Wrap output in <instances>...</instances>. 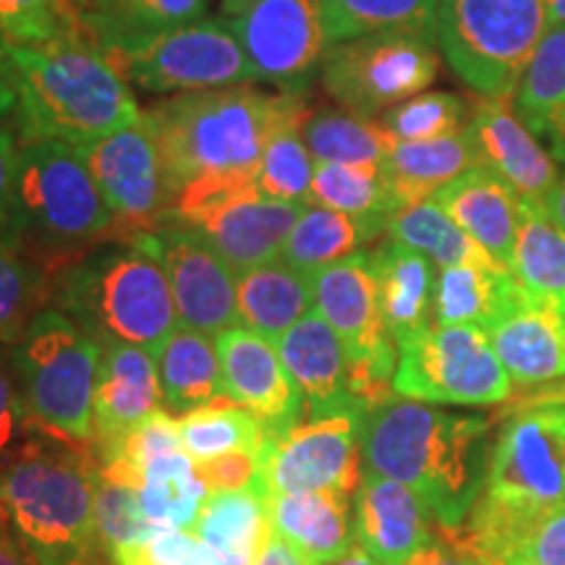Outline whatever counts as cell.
Segmentation results:
<instances>
[{"instance_id":"d4e9b609","label":"cell","mask_w":565,"mask_h":565,"mask_svg":"<svg viewBox=\"0 0 565 565\" xmlns=\"http://www.w3.org/2000/svg\"><path fill=\"white\" fill-rule=\"evenodd\" d=\"M505 372L519 385L565 380V307L526 291L511 317L490 330Z\"/></svg>"},{"instance_id":"8d00e7d4","label":"cell","mask_w":565,"mask_h":565,"mask_svg":"<svg viewBox=\"0 0 565 565\" xmlns=\"http://www.w3.org/2000/svg\"><path fill=\"white\" fill-rule=\"evenodd\" d=\"M139 505L154 532H192L210 487L186 450L154 458L137 484Z\"/></svg>"},{"instance_id":"e0dca14e","label":"cell","mask_w":565,"mask_h":565,"mask_svg":"<svg viewBox=\"0 0 565 565\" xmlns=\"http://www.w3.org/2000/svg\"><path fill=\"white\" fill-rule=\"evenodd\" d=\"M231 21L257 82L301 92L320 68L328 47L322 0H254Z\"/></svg>"},{"instance_id":"603a6c76","label":"cell","mask_w":565,"mask_h":565,"mask_svg":"<svg viewBox=\"0 0 565 565\" xmlns=\"http://www.w3.org/2000/svg\"><path fill=\"white\" fill-rule=\"evenodd\" d=\"M275 345H278L282 366L299 387L303 406H307V419L338 414L345 408H362L353 395L351 362L341 338L317 309L303 315Z\"/></svg>"},{"instance_id":"7c38bea8","label":"cell","mask_w":565,"mask_h":565,"mask_svg":"<svg viewBox=\"0 0 565 565\" xmlns=\"http://www.w3.org/2000/svg\"><path fill=\"white\" fill-rule=\"evenodd\" d=\"M108 58L126 82L158 95L225 89L257 82L231 19H200Z\"/></svg>"},{"instance_id":"bcb514c9","label":"cell","mask_w":565,"mask_h":565,"mask_svg":"<svg viewBox=\"0 0 565 565\" xmlns=\"http://www.w3.org/2000/svg\"><path fill=\"white\" fill-rule=\"evenodd\" d=\"M469 105L454 92H419L393 105L380 124L398 141H429L469 129Z\"/></svg>"},{"instance_id":"681fc988","label":"cell","mask_w":565,"mask_h":565,"mask_svg":"<svg viewBox=\"0 0 565 565\" xmlns=\"http://www.w3.org/2000/svg\"><path fill=\"white\" fill-rule=\"evenodd\" d=\"M95 526L100 547L108 553L158 534L141 513L137 487L105 477L100 469L95 482Z\"/></svg>"},{"instance_id":"c3c4849f","label":"cell","mask_w":565,"mask_h":565,"mask_svg":"<svg viewBox=\"0 0 565 565\" xmlns=\"http://www.w3.org/2000/svg\"><path fill=\"white\" fill-rule=\"evenodd\" d=\"M76 32H84L76 0H0L6 45H40Z\"/></svg>"},{"instance_id":"f1b7e54d","label":"cell","mask_w":565,"mask_h":565,"mask_svg":"<svg viewBox=\"0 0 565 565\" xmlns=\"http://www.w3.org/2000/svg\"><path fill=\"white\" fill-rule=\"evenodd\" d=\"M210 0H79L82 30L105 55L134 51L160 34L194 24Z\"/></svg>"},{"instance_id":"f5cc1de1","label":"cell","mask_w":565,"mask_h":565,"mask_svg":"<svg viewBox=\"0 0 565 565\" xmlns=\"http://www.w3.org/2000/svg\"><path fill=\"white\" fill-rule=\"evenodd\" d=\"M17 152H19V145L17 139H13V131L6 126V118H0V242L9 238Z\"/></svg>"},{"instance_id":"d6986e66","label":"cell","mask_w":565,"mask_h":565,"mask_svg":"<svg viewBox=\"0 0 565 565\" xmlns=\"http://www.w3.org/2000/svg\"><path fill=\"white\" fill-rule=\"evenodd\" d=\"M301 207L303 204L267 200L252 186L207 196L183 210L168 212L166 217L202 233L238 275L280 257Z\"/></svg>"},{"instance_id":"f6af8a7d","label":"cell","mask_w":565,"mask_h":565,"mask_svg":"<svg viewBox=\"0 0 565 565\" xmlns=\"http://www.w3.org/2000/svg\"><path fill=\"white\" fill-rule=\"evenodd\" d=\"M95 450L100 475L137 487L145 469L154 458L173 454V450H183L179 416L160 408V412L147 416L145 422L137 424L129 433L113 437V440L103 443Z\"/></svg>"},{"instance_id":"7402d4cb","label":"cell","mask_w":565,"mask_h":565,"mask_svg":"<svg viewBox=\"0 0 565 565\" xmlns=\"http://www.w3.org/2000/svg\"><path fill=\"white\" fill-rule=\"evenodd\" d=\"M469 134L479 168L503 179L524 202H542L557 186L555 158L515 116L511 97H482L471 110Z\"/></svg>"},{"instance_id":"be15d7a7","label":"cell","mask_w":565,"mask_h":565,"mask_svg":"<svg viewBox=\"0 0 565 565\" xmlns=\"http://www.w3.org/2000/svg\"><path fill=\"white\" fill-rule=\"evenodd\" d=\"M545 404H565V383L550 387V391H542L536 395V401H532V406H545Z\"/></svg>"},{"instance_id":"4316f807","label":"cell","mask_w":565,"mask_h":565,"mask_svg":"<svg viewBox=\"0 0 565 565\" xmlns=\"http://www.w3.org/2000/svg\"><path fill=\"white\" fill-rule=\"evenodd\" d=\"M433 202L456 225L484 246L505 267L513 265L515 233H519L524 200L503 179L471 168L433 196Z\"/></svg>"},{"instance_id":"ab89813d","label":"cell","mask_w":565,"mask_h":565,"mask_svg":"<svg viewBox=\"0 0 565 565\" xmlns=\"http://www.w3.org/2000/svg\"><path fill=\"white\" fill-rule=\"evenodd\" d=\"M511 270L529 294L565 307V231L542 202H524Z\"/></svg>"},{"instance_id":"cb8c5ba5","label":"cell","mask_w":565,"mask_h":565,"mask_svg":"<svg viewBox=\"0 0 565 565\" xmlns=\"http://www.w3.org/2000/svg\"><path fill=\"white\" fill-rule=\"evenodd\" d=\"M162 408L158 356L139 345H103L95 391V448Z\"/></svg>"},{"instance_id":"7dc6e473","label":"cell","mask_w":565,"mask_h":565,"mask_svg":"<svg viewBox=\"0 0 565 565\" xmlns=\"http://www.w3.org/2000/svg\"><path fill=\"white\" fill-rule=\"evenodd\" d=\"M47 296V282L40 267L17 246L0 242V343H17L38 317Z\"/></svg>"},{"instance_id":"484cf974","label":"cell","mask_w":565,"mask_h":565,"mask_svg":"<svg viewBox=\"0 0 565 565\" xmlns=\"http://www.w3.org/2000/svg\"><path fill=\"white\" fill-rule=\"evenodd\" d=\"M270 529L307 565L333 563L353 542V494L282 492L267 498Z\"/></svg>"},{"instance_id":"d6a6232c","label":"cell","mask_w":565,"mask_h":565,"mask_svg":"<svg viewBox=\"0 0 565 565\" xmlns=\"http://www.w3.org/2000/svg\"><path fill=\"white\" fill-rule=\"evenodd\" d=\"M154 356H158L162 408L173 416L192 414L225 395L221 359L212 335L179 324Z\"/></svg>"},{"instance_id":"03108f58","label":"cell","mask_w":565,"mask_h":565,"mask_svg":"<svg viewBox=\"0 0 565 565\" xmlns=\"http://www.w3.org/2000/svg\"><path fill=\"white\" fill-rule=\"evenodd\" d=\"M254 3V0H221V6H223V13L228 19H236L238 13H244L246 9H249V6Z\"/></svg>"},{"instance_id":"b9f144b4","label":"cell","mask_w":565,"mask_h":565,"mask_svg":"<svg viewBox=\"0 0 565 565\" xmlns=\"http://www.w3.org/2000/svg\"><path fill=\"white\" fill-rule=\"evenodd\" d=\"M183 450L194 463H207L233 450H252L263 456L267 427L249 408L233 404L228 398L196 408V412L179 416Z\"/></svg>"},{"instance_id":"680465c9","label":"cell","mask_w":565,"mask_h":565,"mask_svg":"<svg viewBox=\"0 0 565 565\" xmlns=\"http://www.w3.org/2000/svg\"><path fill=\"white\" fill-rule=\"evenodd\" d=\"M13 532V526H0V565H34L26 542Z\"/></svg>"},{"instance_id":"4fadbf2b","label":"cell","mask_w":565,"mask_h":565,"mask_svg":"<svg viewBox=\"0 0 565 565\" xmlns=\"http://www.w3.org/2000/svg\"><path fill=\"white\" fill-rule=\"evenodd\" d=\"M364 422L362 408H345L267 435L254 490L265 498L322 490L356 494L364 475Z\"/></svg>"},{"instance_id":"74e56055","label":"cell","mask_w":565,"mask_h":565,"mask_svg":"<svg viewBox=\"0 0 565 565\" xmlns=\"http://www.w3.org/2000/svg\"><path fill=\"white\" fill-rule=\"evenodd\" d=\"M385 233L393 242H401L412 246L416 252H422L424 257L433 259L435 267H440V270L461 265L490 267V270H503L505 267L500 259H494L482 244L475 242L461 225L450 221L433 200L408 204V207L393 212ZM508 270H511V267H508Z\"/></svg>"},{"instance_id":"3957f363","label":"cell","mask_w":565,"mask_h":565,"mask_svg":"<svg viewBox=\"0 0 565 565\" xmlns=\"http://www.w3.org/2000/svg\"><path fill=\"white\" fill-rule=\"evenodd\" d=\"M21 141L82 147L137 124L141 110L124 74L84 32L9 45Z\"/></svg>"},{"instance_id":"4dcf8cb0","label":"cell","mask_w":565,"mask_h":565,"mask_svg":"<svg viewBox=\"0 0 565 565\" xmlns=\"http://www.w3.org/2000/svg\"><path fill=\"white\" fill-rule=\"evenodd\" d=\"M471 168H479V158L471 134L466 129L443 139L395 141L380 171L401 210L433 200L443 186Z\"/></svg>"},{"instance_id":"e575fe53","label":"cell","mask_w":565,"mask_h":565,"mask_svg":"<svg viewBox=\"0 0 565 565\" xmlns=\"http://www.w3.org/2000/svg\"><path fill=\"white\" fill-rule=\"evenodd\" d=\"M385 228L387 221L383 217H356L320 204H303L282 244L280 259L296 270L312 275L356 254L364 244L385 233Z\"/></svg>"},{"instance_id":"277c9868","label":"cell","mask_w":565,"mask_h":565,"mask_svg":"<svg viewBox=\"0 0 565 565\" xmlns=\"http://www.w3.org/2000/svg\"><path fill=\"white\" fill-rule=\"evenodd\" d=\"M61 303L100 345L126 343L158 353L181 324L166 270L141 233L124 249L89 254L71 267Z\"/></svg>"},{"instance_id":"ac0fdd59","label":"cell","mask_w":565,"mask_h":565,"mask_svg":"<svg viewBox=\"0 0 565 565\" xmlns=\"http://www.w3.org/2000/svg\"><path fill=\"white\" fill-rule=\"evenodd\" d=\"M437 536L482 565H565V503L532 508L482 494L463 524Z\"/></svg>"},{"instance_id":"5bb4252c","label":"cell","mask_w":565,"mask_h":565,"mask_svg":"<svg viewBox=\"0 0 565 565\" xmlns=\"http://www.w3.org/2000/svg\"><path fill=\"white\" fill-rule=\"evenodd\" d=\"M482 494L532 508L565 503V404L532 406L505 422Z\"/></svg>"},{"instance_id":"9f6ffc18","label":"cell","mask_w":565,"mask_h":565,"mask_svg":"<svg viewBox=\"0 0 565 565\" xmlns=\"http://www.w3.org/2000/svg\"><path fill=\"white\" fill-rule=\"evenodd\" d=\"M406 565H482V563H479L477 557L456 550L454 545H448V542H443L440 536H437L433 545H429L427 550H422V553L412 557Z\"/></svg>"},{"instance_id":"5b68a950","label":"cell","mask_w":565,"mask_h":565,"mask_svg":"<svg viewBox=\"0 0 565 565\" xmlns=\"http://www.w3.org/2000/svg\"><path fill=\"white\" fill-rule=\"evenodd\" d=\"M95 482L97 461L87 445L30 440L0 471V500L26 545L97 547Z\"/></svg>"},{"instance_id":"52a82bcc","label":"cell","mask_w":565,"mask_h":565,"mask_svg":"<svg viewBox=\"0 0 565 565\" xmlns=\"http://www.w3.org/2000/svg\"><path fill=\"white\" fill-rule=\"evenodd\" d=\"M103 345L61 309H40L19 341L17 366L30 419L95 448V391Z\"/></svg>"},{"instance_id":"7a4b0ae2","label":"cell","mask_w":565,"mask_h":565,"mask_svg":"<svg viewBox=\"0 0 565 565\" xmlns=\"http://www.w3.org/2000/svg\"><path fill=\"white\" fill-rule=\"evenodd\" d=\"M492 445V422L484 416L393 395L366 414L362 461L370 475L412 487L437 529H454L482 498Z\"/></svg>"},{"instance_id":"ffe728a7","label":"cell","mask_w":565,"mask_h":565,"mask_svg":"<svg viewBox=\"0 0 565 565\" xmlns=\"http://www.w3.org/2000/svg\"><path fill=\"white\" fill-rule=\"evenodd\" d=\"M215 349L221 359L225 398L263 419L267 435L286 433L301 424L307 406L270 338L254 333L244 324H231L215 335Z\"/></svg>"},{"instance_id":"6125c7cd","label":"cell","mask_w":565,"mask_h":565,"mask_svg":"<svg viewBox=\"0 0 565 565\" xmlns=\"http://www.w3.org/2000/svg\"><path fill=\"white\" fill-rule=\"evenodd\" d=\"M324 565H383V563L374 561V557H372L370 553H364V550L359 547V545H353V547L349 550V553L338 557V561L324 563Z\"/></svg>"},{"instance_id":"30bf717a","label":"cell","mask_w":565,"mask_h":565,"mask_svg":"<svg viewBox=\"0 0 565 565\" xmlns=\"http://www.w3.org/2000/svg\"><path fill=\"white\" fill-rule=\"evenodd\" d=\"M435 32L393 30L333 42L320 63L322 87L343 110L372 118L435 82Z\"/></svg>"},{"instance_id":"836d02e7","label":"cell","mask_w":565,"mask_h":565,"mask_svg":"<svg viewBox=\"0 0 565 565\" xmlns=\"http://www.w3.org/2000/svg\"><path fill=\"white\" fill-rule=\"evenodd\" d=\"M515 110L555 160H565V24L550 26L515 89Z\"/></svg>"},{"instance_id":"94428289","label":"cell","mask_w":565,"mask_h":565,"mask_svg":"<svg viewBox=\"0 0 565 565\" xmlns=\"http://www.w3.org/2000/svg\"><path fill=\"white\" fill-rule=\"evenodd\" d=\"M545 207L550 212V217H553V221L565 231V179L557 181L553 194L545 200Z\"/></svg>"},{"instance_id":"db71d44e","label":"cell","mask_w":565,"mask_h":565,"mask_svg":"<svg viewBox=\"0 0 565 565\" xmlns=\"http://www.w3.org/2000/svg\"><path fill=\"white\" fill-rule=\"evenodd\" d=\"M30 422V412L13 385L11 374L0 366V454L17 440L21 424Z\"/></svg>"},{"instance_id":"f546056e","label":"cell","mask_w":565,"mask_h":565,"mask_svg":"<svg viewBox=\"0 0 565 565\" xmlns=\"http://www.w3.org/2000/svg\"><path fill=\"white\" fill-rule=\"evenodd\" d=\"M526 288L513 270L490 267H445L437 273L435 286V322L469 324L484 333L498 328L524 301Z\"/></svg>"},{"instance_id":"ba28073f","label":"cell","mask_w":565,"mask_h":565,"mask_svg":"<svg viewBox=\"0 0 565 565\" xmlns=\"http://www.w3.org/2000/svg\"><path fill=\"white\" fill-rule=\"evenodd\" d=\"M550 30L542 0H440L437 45L466 87L513 97Z\"/></svg>"},{"instance_id":"6da1fadb","label":"cell","mask_w":565,"mask_h":565,"mask_svg":"<svg viewBox=\"0 0 565 565\" xmlns=\"http://www.w3.org/2000/svg\"><path fill=\"white\" fill-rule=\"evenodd\" d=\"M299 100L301 92L273 95L238 84L181 92L145 110L160 145L171 212L207 196L252 189L267 137Z\"/></svg>"},{"instance_id":"7bdbcfd3","label":"cell","mask_w":565,"mask_h":565,"mask_svg":"<svg viewBox=\"0 0 565 565\" xmlns=\"http://www.w3.org/2000/svg\"><path fill=\"white\" fill-rule=\"evenodd\" d=\"M440 0H322L328 45L374 32L424 30L437 34Z\"/></svg>"},{"instance_id":"44dd1931","label":"cell","mask_w":565,"mask_h":565,"mask_svg":"<svg viewBox=\"0 0 565 565\" xmlns=\"http://www.w3.org/2000/svg\"><path fill=\"white\" fill-rule=\"evenodd\" d=\"M437 540V521L412 487L364 471L353 494V542L383 565H406Z\"/></svg>"},{"instance_id":"003e7915","label":"cell","mask_w":565,"mask_h":565,"mask_svg":"<svg viewBox=\"0 0 565 565\" xmlns=\"http://www.w3.org/2000/svg\"><path fill=\"white\" fill-rule=\"evenodd\" d=\"M76 6H79V0H76Z\"/></svg>"},{"instance_id":"816d5d0a","label":"cell","mask_w":565,"mask_h":565,"mask_svg":"<svg viewBox=\"0 0 565 565\" xmlns=\"http://www.w3.org/2000/svg\"><path fill=\"white\" fill-rule=\"evenodd\" d=\"M196 466H200V475L207 482L210 492L246 490V487H254L259 477V454L233 450V454H225L221 458H212V461Z\"/></svg>"},{"instance_id":"6f0895ef","label":"cell","mask_w":565,"mask_h":565,"mask_svg":"<svg viewBox=\"0 0 565 565\" xmlns=\"http://www.w3.org/2000/svg\"><path fill=\"white\" fill-rule=\"evenodd\" d=\"M11 113H17V87H13L9 45L0 38V118H9Z\"/></svg>"},{"instance_id":"60d3db41","label":"cell","mask_w":565,"mask_h":565,"mask_svg":"<svg viewBox=\"0 0 565 565\" xmlns=\"http://www.w3.org/2000/svg\"><path fill=\"white\" fill-rule=\"evenodd\" d=\"M303 139L315 162L372 168L383 166L398 141L380 121L333 108L309 113L303 121Z\"/></svg>"},{"instance_id":"2e32d148","label":"cell","mask_w":565,"mask_h":565,"mask_svg":"<svg viewBox=\"0 0 565 565\" xmlns=\"http://www.w3.org/2000/svg\"><path fill=\"white\" fill-rule=\"evenodd\" d=\"M139 233L166 270L181 324L212 338L231 324H238V275L202 233L183 223H158Z\"/></svg>"},{"instance_id":"83f0119b","label":"cell","mask_w":565,"mask_h":565,"mask_svg":"<svg viewBox=\"0 0 565 565\" xmlns=\"http://www.w3.org/2000/svg\"><path fill=\"white\" fill-rule=\"evenodd\" d=\"M377 280L380 309L391 338L398 345L435 322V263L401 242H385L370 252Z\"/></svg>"},{"instance_id":"9c48e42d","label":"cell","mask_w":565,"mask_h":565,"mask_svg":"<svg viewBox=\"0 0 565 565\" xmlns=\"http://www.w3.org/2000/svg\"><path fill=\"white\" fill-rule=\"evenodd\" d=\"M393 391L422 404L498 406L511 398L513 380L484 330L433 322L398 343Z\"/></svg>"},{"instance_id":"8992f818","label":"cell","mask_w":565,"mask_h":565,"mask_svg":"<svg viewBox=\"0 0 565 565\" xmlns=\"http://www.w3.org/2000/svg\"><path fill=\"white\" fill-rule=\"evenodd\" d=\"M116 225L121 228L74 145L21 141L6 242L17 246L21 236H32L51 249H74L100 242Z\"/></svg>"},{"instance_id":"9a60e30c","label":"cell","mask_w":565,"mask_h":565,"mask_svg":"<svg viewBox=\"0 0 565 565\" xmlns=\"http://www.w3.org/2000/svg\"><path fill=\"white\" fill-rule=\"evenodd\" d=\"M121 228L150 231L173 207L154 129L141 110L137 124L76 147Z\"/></svg>"},{"instance_id":"d590c367","label":"cell","mask_w":565,"mask_h":565,"mask_svg":"<svg viewBox=\"0 0 565 565\" xmlns=\"http://www.w3.org/2000/svg\"><path fill=\"white\" fill-rule=\"evenodd\" d=\"M192 532L231 565H254L273 534L267 498L254 487L210 492Z\"/></svg>"},{"instance_id":"8fae6325","label":"cell","mask_w":565,"mask_h":565,"mask_svg":"<svg viewBox=\"0 0 565 565\" xmlns=\"http://www.w3.org/2000/svg\"><path fill=\"white\" fill-rule=\"evenodd\" d=\"M312 291L315 309L341 338L351 362L353 395L370 414L395 395L398 364V345L385 328L370 254L356 252L312 273Z\"/></svg>"},{"instance_id":"f907efd6","label":"cell","mask_w":565,"mask_h":565,"mask_svg":"<svg viewBox=\"0 0 565 565\" xmlns=\"http://www.w3.org/2000/svg\"><path fill=\"white\" fill-rule=\"evenodd\" d=\"M113 565H231L194 532H158L110 553Z\"/></svg>"},{"instance_id":"f35d334b","label":"cell","mask_w":565,"mask_h":565,"mask_svg":"<svg viewBox=\"0 0 565 565\" xmlns=\"http://www.w3.org/2000/svg\"><path fill=\"white\" fill-rule=\"evenodd\" d=\"M309 110L303 100L294 105L286 116L275 124L259 154L254 186L267 200L307 204L312 192L317 162L303 139V121Z\"/></svg>"},{"instance_id":"ee69618b","label":"cell","mask_w":565,"mask_h":565,"mask_svg":"<svg viewBox=\"0 0 565 565\" xmlns=\"http://www.w3.org/2000/svg\"><path fill=\"white\" fill-rule=\"evenodd\" d=\"M307 204H320L356 217H383V221H391L393 212H398L380 168L335 166V162H317Z\"/></svg>"},{"instance_id":"91938a15","label":"cell","mask_w":565,"mask_h":565,"mask_svg":"<svg viewBox=\"0 0 565 565\" xmlns=\"http://www.w3.org/2000/svg\"><path fill=\"white\" fill-rule=\"evenodd\" d=\"M254 565H307V563H303L301 557L286 545V542L278 540L275 534H270V536H267L265 547L259 550V555H257V561H254Z\"/></svg>"},{"instance_id":"e7e4bbea","label":"cell","mask_w":565,"mask_h":565,"mask_svg":"<svg viewBox=\"0 0 565 565\" xmlns=\"http://www.w3.org/2000/svg\"><path fill=\"white\" fill-rule=\"evenodd\" d=\"M547 9V19L550 26L555 24H565V0H542Z\"/></svg>"},{"instance_id":"1f68e13d","label":"cell","mask_w":565,"mask_h":565,"mask_svg":"<svg viewBox=\"0 0 565 565\" xmlns=\"http://www.w3.org/2000/svg\"><path fill=\"white\" fill-rule=\"evenodd\" d=\"M315 309L312 275L296 270L282 259L257 265L238 273L236 278V317L238 324L254 333L278 338L291 330L303 315Z\"/></svg>"},{"instance_id":"11a10c76","label":"cell","mask_w":565,"mask_h":565,"mask_svg":"<svg viewBox=\"0 0 565 565\" xmlns=\"http://www.w3.org/2000/svg\"><path fill=\"white\" fill-rule=\"evenodd\" d=\"M30 547L34 565H100L97 563V547H71V550H42Z\"/></svg>"}]
</instances>
